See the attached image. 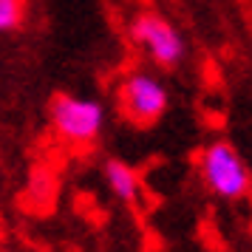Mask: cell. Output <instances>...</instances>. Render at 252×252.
<instances>
[{
  "label": "cell",
  "mask_w": 252,
  "mask_h": 252,
  "mask_svg": "<svg viewBox=\"0 0 252 252\" xmlns=\"http://www.w3.org/2000/svg\"><path fill=\"white\" fill-rule=\"evenodd\" d=\"M198 176L210 193L227 201H241L252 193V170L235 150V145L224 139L210 142L198 153Z\"/></svg>",
  "instance_id": "1"
},
{
  "label": "cell",
  "mask_w": 252,
  "mask_h": 252,
  "mask_svg": "<svg viewBox=\"0 0 252 252\" xmlns=\"http://www.w3.org/2000/svg\"><path fill=\"white\" fill-rule=\"evenodd\" d=\"M48 119L57 136L68 145H94L105 130V105L99 99L57 94L48 105Z\"/></svg>",
  "instance_id": "2"
},
{
  "label": "cell",
  "mask_w": 252,
  "mask_h": 252,
  "mask_svg": "<svg viewBox=\"0 0 252 252\" xmlns=\"http://www.w3.org/2000/svg\"><path fill=\"white\" fill-rule=\"evenodd\" d=\"M130 43L142 48L153 65L161 71H176L187 60V43L182 32L159 12H139L130 20Z\"/></svg>",
  "instance_id": "3"
},
{
  "label": "cell",
  "mask_w": 252,
  "mask_h": 252,
  "mask_svg": "<svg viewBox=\"0 0 252 252\" xmlns=\"http://www.w3.org/2000/svg\"><path fill=\"white\" fill-rule=\"evenodd\" d=\"M119 108H122V116L130 125L150 127L167 114L170 88L159 74L136 68L119 82Z\"/></svg>",
  "instance_id": "4"
},
{
  "label": "cell",
  "mask_w": 252,
  "mask_h": 252,
  "mask_svg": "<svg viewBox=\"0 0 252 252\" xmlns=\"http://www.w3.org/2000/svg\"><path fill=\"white\" fill-rule=\"evenodd\" d=\"M105 182L111 187V193L127 207H136L142 201V182H139V173L122 159H108L102 164Z\"/></svg>",
  "instance_id": "5"
},
{
  "label": "cell",
  "mask_w": 252,
  "mask_h": 252,
  "mask_svg": "<svg viewBox=\"0 0 252 252\" xmlns=\"http://www.w3.org/2000/svg\"><path fill=\"white\" fill-rule=\"evenodd\" d=\"M26 23V0H0V34Z\"/></svg>",
  "instance_id": "6"
}]
</instances>
